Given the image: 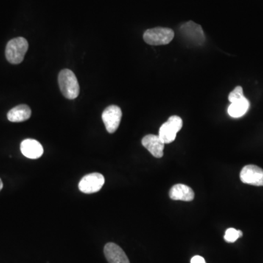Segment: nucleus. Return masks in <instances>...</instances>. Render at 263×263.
Returning a JSON list of instances; mask_svg holds the SVG:
<instances>
[{
  "mask_svg": "<svg viewBox=\"0 0 263 263\" xmlns=\"http://www.w3.org/2000/svg\"><path fill=\"white\" fill-rule=\"evenodd\" d=\"M244 97V91H243V88L241 87H236L233 91L229 94L228 99L230 102H236L239 99H242Z\"/></svg>",
  "mask_w": 263,
  "mask_h": 263,
  "instance_id": "nucleus-16",
  "label": "nucleus"
},
{
  "mask_svg": "<svg viewBox=\"0 0 263 263\" xmlns=\"http://www.w3.org/2000/svg\"><path fill=\"white\" fill-rule=\"evenodd\" d=\"M59 85L62 94L68 99H76L80 93V87L76 75L71 70H62L59 74Z\"/></svg>",
  "mask_w": 263,
  "mask_h": 263,
  "instance_id": "nucleus-1",
  "label": "nucleus"
},
{
  "mask_svg": "<svg viewBox=\"0 0 263 263\" xmlns=\"http://www.w3.org/2000/svg\"><path fill=\"white\" fill-rule=\"evenodd\" d=\"M104 254L108 263H130L125 252L114 243H108L105 246Z\"/></svg>",
  "mask_w": 263,
  "mask_h": 263,
  "instance_id": "nucleus-10",
  "label": "nucleus"
},
{
  "mask_svg": "<svg viewBox=\"0 0 263 263\" xmlns=\"http://www.w3.org/2000/svg\"><path fill=\"white\" fill-rule=\"evenodd\" d=\"M121 117L122 112L119 107L110 105L105 109L102 114V119L109 133H113L117 130Z\"/></svg>",
  "mask_w": 263,
  "mask_h": 263,
  "instance_id": "nucleus-7",
  "label": "nucleus"
},
{
  "mask_svg": "<svg viewBox=\"0 0 263 263\" xmlns=\"http://www.w3.org/2000/svg\"><path fill=\"white\" fill-rule=\"evenodd\" d=\"M105 183V178L99 173H93L83 177L79 182V188L85 194H91L99 191Z\"/></svg>",
  "mask_w": 263,
  "mask_h": 263,
  "instance_id": "nucleus-5",
  "label": "nucleus"
},
{
  "mask_svg": "<svg viewBox=\"0 0 263 263\" xmlns=\"http://www.w3.org/2000/svg\"><path fill=\"white\" fill-rule=\"evenodd\" d=\"M243 236V233L241 230H237L235 228H228L225 232V241L228 243H234L237 241L239 238Z\"/></svg>",
  "mask_w": 263,
  "mask_h": 263,
  "instance_id": "nucleus-15",
  "label": "nucleus"
},
{
  "mask_svg": "<svg viewBox=\"0 0 263 263\" xmlns=\"http://www.w3.org/2000/svg\"><path fill=\"white\" fill-rule=\"evenodd\" d=\"M250 105L248 99L244 96L236 102H232L227 109V113L233 118L242 117L248 111Z\"/></svg>",
  "mask_w": 263,
  "mask_h": 263,
  "instance_id": "nucleus-14",
  "label": "nucleus"
},
{
  "mask_svg": "<svg viewBox=\"0 0 263 263\" xmlns=\"http://www.w3.org/2000/svg\"><path fill=\"white\" fill-rule=\"evenodd\" d=\"M169 196L174 200L189 202L194 200V193L189 186L178 183L171 188Z\"/></svg>",
  "mask_w": 263,
  "mask_h": 263,
  "instance_id": "nucleus-12",
  "label": "nucleus"
},
{
  "mask_svg": "<svg viewBox=\"0 0 263 263\" xmlns=\"http://www.w3.org/2000/svg\"><path fill=\"white\" fill-rule=\"evenodd\" d=\"M191 263H206V262H205V259H204L203 257L196 255V256L191 258Z\"/></svg>",
  "mask_w": 263,
  "mask_h": 263,
  "instance_id": "nucleus-17",
  "label": "nucleus"
},
{
  "mask_svg": "<svg viewBox=\"0 0 263 263\" xmlns=\"http://www.w3.org/2000/svg\"><path fill=\"white\" fill-rule=\"evenodd\" d=\"M29 44L24 37L12 39L7 43L5 49L6 59L10 63L18 65L24 60Z\"/></svg>",
  "mask_w": 263,
  "mask_h": 263,
  "instance_id": "nucleus-2",
  "label": "nucleus"
},
{
  "mask_svg": "<svg viewBox=\"0 0 263 263\" xmlns=\"http://www.w3.org/2000/svg\"><path fill=\"white\" fill-rule=\"evenodd\" d=\"M21 152L27 158L36 160L43 155V148L36 140L25 139L21 144Z\"/></svg>",
  "mask_w": 263,
  "mask_h": 263,
  "instance_id": "nucleus-11",
  "label": "nucleus"
},
{
  "mask_svg": "<svg viewBox=\"0 0 263 263\" xmlns=\"http://www.w3.org/2000/svg\"><path fill=\"white\" fill-rule=\"evenodd\" d=\"M32 111L28 105H20L9 110L7 119L11 122H22L30 118Z\"/></svg>",
  "mask_w": 263,
  "mask_h": 263,
  "instance_id": "nucleus-13",
  "label": "nucleus"
},
{
  "mask_svg": "<svg viewBox=\"0 0 263 263\" xmlns=\"http://www.w3.org/2000/svg\"><path fill=\"white\" fill-rule=\"evenodd\" d=\"M180 32L186 40L191 42L193 44L203 45L205 37L203 29L200 25L193 21H188L180 26Z\"/></svg>",
  "mask_w": 263,
  "mask_h": 263,
  "instance_id": "nucleus-6",
  "label": "nucleus"
},
{
  "mask_svg": "<svg viewBox=\"0 0 263 263\" xmlns=\"http://www.w3.org/2000/svg\"><path fill=\"white\" fill-rule=\"evenodd\" d=\"M241 181L253 186H263V170L254 165H248L243 168L240 174Z\"/></svg>",
  "mask_w": 263,
  "mask_h": 263,
  "instance_id": "nucleus-8",
  "label": "nucleus"
},
{
  "mask_svg": "<svg viewBox=\"0 0 263 263\" xmlns=\"http://www.w3.org/2000/svg\"><path fill=\"white\" fill-rule=\"evenodd\" d=\"M3 188V183L2 181H1V178H0V191Z\"/></svg>",
  "mask_w": 263,
  "mask_h": 263,
  "instance_id": "nucleus-18",
  "label": "nucleus"
},
{
  "mask_svg": "<svg viewBox=\"0 0 263 263\" xmlns=\"http://www.w3.org/2000/svg\"><path fill=\"white\" fill-rule=\"evenodd\" d=\"M182 127L183 121L179 116H171L160 127L158 136L165 144H171L175 139Z\"/></svg>",
  "mask_w": 263,
  "mask_h": 263,
  "instance_id": "nucleus-4",
  "label": "nucleus"
},
{
  "mask_svg": "<svg viewBox=\"0 0 263 263\" xmlns=\"http://www.w3.org/2000/svg\"><path fill=\"white\" fill-rule=\"evenodd\" d=\"M142 145L146 148L151 155L156 158H161L164 155L165 144L161 141L158 135H146L142 139Z\"/></svg>",
  "mask_w": 263,
  "mask_h": 263,
  "instance_id": "nucleus-9",
  "label": "nucleus"
},
{
  "mask_svg": "<svg viewBox=\"0 0 263 263\" xmlns=\"http://www.w3.org/2000/svg\"><path fill=\"white\" fill-rule=\"evenodd\" d=\"M174 32L170 28L155 27L148 29L144 32V40L152 46L167 45L172 41Z\"/></svg>",
  "mask_w": 263,
  "mask_h": 263,
  "instance_id": "nucleus-3",
  "label": "nucleus"
}]
</instances>
